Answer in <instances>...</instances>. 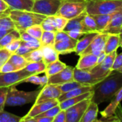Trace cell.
I'll return each instance as SVG.
<instances>
[{
  "label": "cell",
  "instance_id": "cell-1",
  "mask_svg": "<svg viewBox=\"0 0 122 122\" xmlns=\"http://www.w3.org/2000/svg\"><path fill=\"white\" fill-rule=\"evenodd\" d=\"M122 87V72L113 71L104 79L94 85L92 101L99 104L110 102Z\"/></svg>",
  "mask_w": 122,
  "mask_h": 122
},
{
  "label": "cell",
  "instance_id": "cell-2",
  "mask_svg": "<svg viewBox=\"0 0 122 122\" xmlns=\"http://www.w3.org/2000/svg\"><path fill=\"white\" fill-rule=\"evenodd\" d=\"M9 16L13 21L15 29L19 31H26L29 27L41 24V23L46 19V16L41 14L34 12L32 11H22L11 9Z\"/></svg>",
  "mask_w": 122,
  "mask_h": 122
},
{
  "label": "cell",
  "instance_id": "cell-3",
  "mask_svg": "<svg viewBox=\"0 0 122 122\" xmlns=\"http://www.w3.org/2000/svg\"><path fill=\"white\" fill-rule=\"evenodd\" d=\"M122 9V0H87L86 12L91 15L111 14Z\"/></svg>",
  "mask_w": 122,
  "mask_h": 122
},
{
  "label": "cell",
  "instance_id": "cell-4",
  "mask_svg": "<svg viewBox=\"0 0 122 122\" xmlns=\"http://www.w3.org/2000/svg\"><path fill=\"white\" fill-rule=\"evenodd\" d=\"M41 89L32 92L20 91L15 86H10L6 96L5 107H21L26 104L34 103Z\"/></svg>",
  "mask_w": 122,
  "mask_h": 122
},
{
  "label": "cell",
  "instance_id": "cell-5",
  "mask_svg": "<svg viewBox=\"0 0 122 122\" xmlns=\"http://www.w3.org/2000/svg\"><path fill=\"white\" fill-rule=\"evenodd\" d=\"M87 0H62L56 15L69 20L86 12Z\"/></svg>",
  "mask_w": 122,
  "mask_h": 122
},
{
  "label": "cell",
  "instance_id": "cell-6",
  "mask_svg": "<svg viewBox=\"0 0 122 122\" xmlns=\"http://www.w3.org/2000/svg\"><path fill=\"white\" fill-rule=\"evenodd\" d=\"M62 0H34L32 11L46 16L56 15Z\"/></svg>",
  "mask_w": 122,
  "mask_h": 122
},
{
  "label": "cell",
  "instance_id": "cell-7",
  "mask_svg": "<svg viewBox=\"0 0 122 122\" xmlns=\"http://www.w3.org/2000/svg\"><path fill=\"white\" fill-rule=\"evenodd\" d=\"M31 76L30 73L24 69L19 71L1 73L0 72V87H8L16 86L23 83L24 80Z\"/></svg>",
  "mask_w": 122,
  "mask_h": 122
},
{
  "label": "cell",
  "instance_id": "cell-8",
  "mask_svg": "<svg viewBox=\"0 0 122 122\" xmlns=\"http://www.w3.org/2000/svg\"><path fill=\"white\" fill-rule=\"evenodd\" d=\"M91 101L92 98H88L68 108L66 110V122H80Z\"/></svg>",
  "mask_w": 122,
  "mask_h": 122
},
{
  "label": "cell",
  "instance_id": "cell-9",
  "mask_svg": "<svg viewBox=\"0 0 122 122\" xmlns=\"http://www.w3.org/2000/svg\"><path fill=\"white\" fill-rule=\"evenodd\" d=\"M59 104V102L58 99H51L49 101L41 102L39 103H34V106L29 110V112L23 117H21V122H26L29 119L34 118V117L42 114L43 112L49 110V109Z\"/></svg>",
  "mask_w": 122,
  "mask_h": 122
},
{
  "label": "cell",
  "instance_id": "cell-10",
  "mask_svg": "<svg viewBox=\"0 0 122 122\" xmlns=\"http://www.w3.org/2000/svg\"><path fill=\"white\" fill-rule=\"evenodd\" d=\"M108 34L105 33H98L94 37L93 41L89 45V46L82 52V54H93L99 56L102 52H104L105 44L108 37Z\"/></svg>",
  "mask_w": 122,
  "mask_h": 122
},
{
  "label": "cell",
  "instance_id": "cell-11",
  "mask_svg": "<svg viewBox=\"0 0 122 122\" xmlns=\"http://www.w3.org/2000/svg\"><path fill=\"white\" fill-rule=\"evenodd\" d=\"M61 94L62 93L58 85L47 84L41 89L34 103H39L51 99H58Z\"/></svg>",
  "mask_w": 122,
  "mask_h": 122
},
{
  "label": "cell",
  "instance_id": "cell-12",
  "mask_svg": "<svg viewBox=\"0 0 122 122\" xmlns=\"http://www.w3.org/2000/svg\"><path fill=\"white\" fill-rule=\"evenodd\" d=\"M74 67L66 66V67L64 68L61 71L56 73V74L49 76L48 84L60 85V84L74 80Z\"/></svg>",
  "mask_w": 122,
  "mask_h": 122
},
{
  "label": "cell",
  "instance_id": "cell-13",
  "mask_svg": "<svg viewBox=\"0 0 122 122\" xmlns=\"http://www.w3.org/2000/svg\"><path fill=\"white\" fill-rule=\"evenodd\" d=\"M74 79L75 81L87 86H94L102 81V79L97 78L89 70L79 69L76 67L74 69Z\"/></svg>",
  "mask_w": 122,
  "mask_h": 122
},
{
  "label": "cell",
  "instance_id": "cell-14",
  "mask_svg": "<svg viewBox=\"0 0 122 122\" xmlns=\"http://www.w3.org/2000/svg\"><path fill=\"white\" fill-rule=\"evenodd\" d=\"M122 29V9L115 12L106 28L101 32L108 34H120Z\"/></svg>",
  "mask_w": 122,
  "mask_h": 122
},
{
  "label": "cell",
  "instance_id": "cell-15",
  "mask_svg": "<svg viewBox=\"0 0 122 122\" xmlns=\"http://www.w3.org/2000/svg\"><path fill=\"white\" fill-rule=\"evenodd\" d=\"M76 43L77 40L74 39L69 36L65 39L56 41L54 43V46L59 54L64 55L74 52Z\"/></svg>",
  "mask_w": 122,
  "mask_h": 122
},
{
  "label": "cell",
  "instance_id": "cell-16",
  "mask_svg": "<svg viewBox=\"0 0 122 122\" xmlns=\"http://www.w3.org/2000/svg\"><path fill=\"white\" fill-rule=\"evenodd\" d=\"M79 56L80 58L75 66L76 69L89 70L97 64L98 56L93 54H82Z\"/></svg>",
  "mask_w": 122,
  "mask_h": 122
},
{
  "label": "cell",
  "instance_id": "cell-17",
  "mask_svg": "<svg viewBox=\"0 0 122 122\" xmlns=\"http://www.w3.org/2000/svg\"><path fill=\"white\" fill-rule=\"evenodd\" d=\"M122 101V87L117 92V93L114 95V97L110 101V104L108 105V107L102 112V117H109L111 116H113L115 114V112L118 107V106L120 104Z\"/></svg>",
  "mask_w": 122,
  "mask_h": 122
},
{
  "label": "cell",
  "instance_id": "cell-18",
  "mask_svg": "<svg viewBox=\"0 0 122 122\" xmlns=\"http://www.w3.org/2000/svg\"><path fill=\"white\" fill-rule=\"evenodd\" d=\"M98 33L92 32L85 34L82 37H81L79 40H77V43L75 48V53L76 55L80 56L82 52L89 46L91 42L93 41L94 37L97 35Z\"/></svg>",
  "mask_w": 122,
  "mask_h": 122
},
{
  "label": "cell",
  "instance_id": "cell-19",
  "mask_svg": "<svg viewBox=\"0 0 122 122\" xmlns=\"http://www.w3.org/2000/svg\"><path fill=\"white\" fill-rule=\"evenodd\" d=\"M42 54H43V61L46 65H48L59 59V54L55 49L54 46L46 45L41 46Z\"/></svg>",
  "mask_w": 122,
  "mask_h": 122
},
{
  "label": "cell",
  "instance_id": "cell-20",
  "mask_svg": "<svg viewBox=\"0 0 122 122\" xmlns=\"http://www.w3.org/2000/svg\"><path fill=\"white\" fill-rule=\"evenodd\" d=\"M99 112L98 104L91 101L87 109H86L80 122H97V116Z\"/></svg>",
  "mask_w": 122,
  "mask_h": 122
},
{
  "label": "cell",
  "instance_id": "cell-21",
  "mask_svg": "<svg viewBox=\"0 0 122 122\" xmlns=\"http://www.w3.org/2000/svg\"><path fill=\"white\" fill-rule=\"evenodd\" d=\"M10 9L31 11L34 0H4Z\"/></svg>",
  "mask_w": 122,
  "mask_h": 122
},
{
  "label": "cell",
  "instance_id": "cell-22",
  "mask_svg": "<svg viewBox=\"0 0 122 122\" xmlns=\"http://www.w3.org/2000/svg\"><path fill=\"white\" fill-rule=\"evenodd\" d=\"M93 91L84 93L83 94H81L79 96L75 97H72L70 99H67L63 102H59V106L61 109V110H66L68 108L75 105L76 104L83 101L84 99H88V98H92L93 96Z\"/></svg>",
  "mask_w": 122,
  "mask_h": 122
},
{
  "label": "cell",
  "instance_id": "cell-23",
  "mask_svg": "<svg viewBox=\"0 0 122 122\" xmlns=\"http://www.w3.org/2000/svg\"><path fill=\"white\" fill-rule=\"evenodd\" d=\"M94 88V86H81V87H78L74 89H72L68 92L61 94V95L59 97L58 100L59 102H63L67 99H70L72 97H75L77 96H79L81 94H83L84 93L93 91Z\"/></svg>",
  "mask_w": 122,
  "mask_h": 122
},
{
  "label": "cell",
  "instance_id": "cell-24",
  "mask_svg": "<svg viewBox=\"0 0 122 122\" xmlns=\"http://www.w3.org/2000/svg\"><path fill=\"white\" fill-rule=\"evenodd\" d=\"M120 41V34H109L104 49V53L108 54L115 50H117L119 47Z\"/></svg>",
  "mask_w": 122,
  "mask_h": 122
},
{
  "label": "cell",
  "instance_id": "cell-25",
  "mask_svg": "<svg viewBox=\"0 0 122 122\" xmlns=\"http://www.w3.org/2000/svg\"><path fill=\"white\" fill-rule=\"evenodd\" d=\"M82 25H83V31L85 34L87 33H92L96 32L99 33L97 29V26L96 24V21L93 16L89 14H86L83 21H82Z\"/></svg>",
  "mask_w": 122,
  "mask_h": 122
},
{
  "label": "cell",
  "instance_id": "cell-26",
  "mask_svg": "<svg viewBox=\"0 0 122 122\" xmlns=\"http://www.w3.org/2000/svg\"><path fill=\"white\" fill-rule=\"evenodd\" d=\"M113 15H114V14L92 15L93 16V18L94 19L95 21H96L99 33H101L106 28V26L108 25V24L109 23L110 20L112 19Z\"/></svg>",
  "mask_w": 122,
  "mask_h": 122
},
{
  "label": "cell",
  "instance_id": "cell-27",
  "mask_svg": "<svg viewBox=\"0 0 122 122\" xmlns=\"http://www.w3.org/2000/svg\"><path fill=\"white\" fill-rule=\"evenodd\" d=\"M86 14V12H84V13L81 14V15L76 16V17H74L73 19H69L66 26H65L64 31H69L74 30V29H79V30H81L83 31L82 21H83V19H84Z\"/></svg>",
  "mask_w": 122,
  "mask_h": 122
},
{
  "label": "cell",
  "instance_id": "cell-28",
  "mask_svg": "<svg viewBox=\"0 0 122 122\" xmlns=\"http://www.w3.org/2000/svg\"><path fill=\"white\" fill-rule=\"evenodd\" d=\"M66 66L67 65L65 63L61 61L59 59H58V60L46 65L44 73L47 76H52V75L56 74V73L61 71L64 68H66Z\"/></svg>",
  "mask_w": 122,
  "mask_h": 122
},
{
  "label": "cell",
  "instance_id": "cell-29",
  "mask_svg": "<svg viewBox=\"0 0 122 122\" xmlns=\"http://www.w3.org/2000/svg\"><path fill=\"white\" fill-rule=\"evenodd\" d=\"M46 65L44 64L43 61H37V62H31L29 63L24 69L30 73L31 75L34 74H39L44 73L45 71Z\"/></svg>",
  "mask_w": 122,
  "mask_h": 122
},
{
  "label": "cell",
  "instance_id": "cell-30",
  "mask_svg": "<svg viewBox=\"0 0 122 122\" xmlns=\"http://www.w3.org/2000/svg\"><path fill=\"white\" fill-rule=\"evenodd\" d=\"M9 61L17 69V70H21L24 69L29 64V62L26 59L24 56L15 53L11 54Z\"/></svg>",
  "mask_w": 122,
  "mask_h": 122
},
{
  "label": "cell",
  "instance_id": "cell-31",
  "mask_svg": "<svg viewBox=\"0 0 122 122\" xmlns=\"http://www.w3.org/2000/svg\"><path fill=\"white\" fill-rule=\"evenodd\" d=\"M19 39H20V33L17 29H14L0 39V48H4L11 41Z\"/></svg>",
  "mask_w": 122,
  "mask_h": 122
},
{
  "label": "cell",
  "instance_id": "cell-32",
  "mask_svg": "<svg viewBox=\"0 0 122 122\" xmlns=\"http://www.w3.org/2000/svg\"><path fill=\"white\" fill-rule=\"evenodd\" d=\"M48 79L49 76H47L46 74L42 76H39L38 74H34L25 79L23 83H31L34 84L39 85L43 87L44 86L48 84Z\"/></svg>",
  "mask_w": 122,
  "mask_h": 122
},
{
  "label": "cell",
  "instance_id": "cell-33",
  "mask_svg": "<svg viewBox=\"0 0 122 122\" xmlns=\"http://www.w3.org/2000/svg\"><path fill=\"white\" fill-rule=\"evenodd\" d=\"M55 36H56V32L44 31L40 39V42L41 46H46V45L54 46L55 43Z\"/></svg>",
  "mask_w": 122,
  "mask_h": 122
},
{
  "label": "cell",
  "instance_id": "cell-34",
  "mask_svg": "<svg viewBox=\"0 0 122 122\" xmlns=\"http://www.w3.org/2000/svg\"><path fill=\"white\" fill-rule=\"evenodd\" d=\"M26 59L29 62H37L40 61H43V54L41 47L36 49H34L29 52V54L24 56Z\"/></svg>",
  "mask_w": 122,
  "mask_h": 122
},
{
  "label": "cell",
  "instance_id": "cell-35",
  "mask_svg": "<svg viewBox=\"0 0 122 122\" xmlns=\"http://www.w3.org/2000/svg\"><path fill=\"white\" fill-rule=\"evenodd\" d=\"M61 93L64 94V93H66V92H68L72 89H74L76 88H78V87H81V86H87V85H85L84 84H81V83H79L75 80H73L71 81H69V82H66V83H64V84H60V85H58Z\"/></svg>",
  "mask_w": 122,
  "mask_h": 122
},
{
  "label": "cell",
  "instance_id": "cell-36",
  "mask_svg": "<svg viewBox=\"0 0 122 122\" xmlns=\"http://www.w3.org/2000/svg\"><path fill=\"white\" fill-rule=\"evenodd\" d=\"M52 17H53L54 23V25L57 31H64L65 26H66L69 21V19L59 15H54V16H52Z\"/></svg>",
  "mask_w": 122,
  "mask_h": 122
},
{
  "label": "cell",
  "instance_id": "cell-37",
  "mask_svg": "<svg viewBox=\"0 0 122 122\" xmlns=\"http://www.w3.org/2000/svg\"><path fill=\"white\" fill-rule=\"evenodd\" d=\"M21 117L11 113L2 111L0 112V122H20Z\"/></svg>",
  "mask_w": 122,
  "mask_h": 122
},
{
  "label": "cell",
  "instance_id": "cell-38",
  "mask_svg": "<svg viewBox=\"0 0 122 122\" xmlns=\"http://www.w3.org/2000/svg\"><path fill=\"white\" fill-rule=\"evenodd\" d=\"M41 26L44 31H49L56 32L57 30L55 27L52 16H46V19L41 23Z\"/></svg>",
  "mask_w": 122,
  "mask_h": 122
},
{
  "label": "cell",
  "instance_id": "cell-39",
  "mask_svg": "<svg viewBox=\"0 0 122 122\" xmlns=\"http://www.w3.org/2000/svg\"><path fill=\"white\" fill-rule=\"evenodd\" d=\"M14 29H15L14 24L9 16L0 18V30H11Z\"/></svg>",
  "mask_w": 122,
  "mask_h": 122
},
{
  "label": "cell",
  "instance_id": "cell-40",
  "mask_svg": "<svg viewBox=\"0 0 122 122\" xmlns=\"http://www.w3.org/2000/svg\"><path fill=\"white\" fill-rule=\"evenodd\" d=\"M26 31L29 34H31L32 36L35 37L36 39H39V41H40V39L41 37L42 33L44 31L41 24H36V25L31 26L30 27H29Z\"/></svg>",
  "mask_w": 122,
  "mask_h": 122
},
{
  "label": "cell",
  "instance_id": "cell-41",
  "mask_svg": "<svg viewBox=\"0 0 122 122\" xmlns=\"http://www.w3.org/2000/svg\"><path fill=\"white\" fill-rule=\"evenodd\" d=\"M61 110L59 104L49 109V110L43 112L42 114H40L34 117H51V118H54V117Z\"/></svg>",
  "mask_w": 122,
  "mask_h": 122
},
{
  "label": "cell",
  "instance_id": "cell-42",
  "mask_svg": "<svg viewBox=\"0 0 122 122\" xmlns=\"http://www.w3.org/2000/svg\"><path fill=\"white\" fill-rule=\"evenodd\" d=\"M11 54H12L5 47L0 48V68L9 61Z\"/></svg>",
  "mask_w": 122,
  "mask_h": 122
},
{
  "label": "cell",
  "instance_id": "cell-43",
  "mask_svg": "<svg viewBox=\"0 0 122 122\" xmlns=\"http://www.w3.org/2000/svg\"><path fill=\"white\" fill-rule=\"evenodd\" d=\"M8 91V87H0V112H2L4 109Z\"/></svg>",
  "mask_w": 122,
  "mask_h": 122
},
{
  "label": "cell",
  "instance_id": "cell-44",
  "mask_svg": "<svg viewBox=\"0 0 122 122\" xmlns=\"http://www.w3.org/2000/svg\"><path fill=\"white\" fill-rule=\"evenodd\" d=\"M20 39L22 41L25 42H40V41L29 34L26 31H20Z\"/></svg>",
  "mask_w": 122,
  "mask_h": 122
},
{
  "label": "cell",
  "instance_id": "cell-45",
  "mask_svg": "<svg viewBox=\"0 0 122 122\" xmlns=\"http://www.w3.org/2000/svg\"><path fill=\"white\" fill-rule=\"evenodd\" d=\"M34 49H31L30 47H29L27 45L25 44V43L24 41H21V45L18 48V49L15 51V54H19V55H21V56H25L26 54H29V52H31V51H33Z\"/></svg>",
  "mask_w": 122,
  "mask_h": 122
},
{
  "label": "cell",
  "instance_id": "cell-46",
  "mask_svg": "<svg viewBox=\"0 0 122 122\" xmlns=\"http://www.w3.org/2000/svg\"><path fill=\"white\" fill-rule=\"evenodd\" d=\"M21 43V39H19L14 40V41H11V43H9V44H7L5 46V48L6 49H8L11 54H14L18 49V48L20 46Z\"/></svg>",
  "mask_w": 122,
  "mask_h": 122
},
{
  "label": "cell",
  "instance_id": "cell-47",
  "mask_svg": "<svg viewBox=\"0 0 122 122\" xmlns=\"http://www.w3.org/2000/svg\"><path fill=\"white\" fill-rule=\"evenodd\" d=\"M15 71H19V70H17V69L9 61H6L0 68V72H1V73H7V72Z\"/></svg>",
  "mask_w": 122,
  "mask_h": 122
},
{
  "label": "cell",
  "instance_id": "cell-48",
  "mask_svg": "<svg viewBox=\"0 0 122 122\" xmlns=\"http://www.w3.org/2000/svg\"><path fill=\"white\" fill-rule=\"evenodd\" d=\"M66 32H67V34L71 38L76 39V40H79L81 36H83L85 34L84 31L79 29H74V30L69 31H66Z\"/></svg>",
  "mask_w": 122,
  "mask_h": 122
},
{
  "label": "cell",
  "instance_id": "cell-49",
  "mask_svg": "<svg viewBox=\"0 0 122 122\" xmlns=\"http://www.w3.org/2000/svg\"><path fill=\"white\" fill-rule=\"evenodd\" d=\"M122 68V52L121 54H119L117 55L113 66H112V71H119L120 69Z\"/></svg>",
  "mask_w": 122,
  "mask_h": 122
},
{
  "label": "cell",
  "instance_id": "cell-50",
  "mask_svg": "<svg viewBox=\"0 0 122 122\" xmlns=\"http://www.w3.org/2000/svg\"><path fill=\"white\" fill-rule=\"evenodd\" d=\"M53 122H66V110H61L54 118Z\"/></svg>",
  "mask_w": 122,
  "mask_h": 122
},
{
  "label": "cell",
  "instance_id": "cell-51",
  "mask_svg": "<svg viewBox=\"0 0 122 122\" xmlns=\"http://www.w3.org/2000/svg\"><path fill=\"white\" fill-rule=\"evenodd\" d=\"M54 118L51 117H34L28 119L26 122H53Z\"/></svg>",
  "mask_w": 122,
  "mask_h": 122
},
{
  "label": "cell",
  "instance_id": "cell-52",
  "mask_svg": "<svg viewBox=\"0 0 122 122\" xmlns=\"http://www.w3.org/2000/svg\"><path fill=\"white\" fill-rule=\"evenodd\" d=\"M9 6L4 0H0V12H4L9 10Z\"/></svg>",
  "mask_w": 122,
  "mask_h": 122
},
{
  "label": "cell",
  "instance_id": "cell-53",
  "mask_svg": "<svg viewBox=\"0 0 122 122\" xmlns=\"http://www.w3.org/2000/svg\"><path fill=\"white\" fill-rule=\"evenodd\" d=\"M106 56H107V54L104 53V52H102L99 56H98V60H97V64H100V63H102L103 61H104V59H105V57H106Z\"/></svg>",
  "mask_w": 122,
  "mask_h": 122
},
{
  "label": "cell",
  "instance_id": "cell-54",
  "mask_svg": "<svg viewBox=\"0 0 122 122\" xmlns=\"http://www.w3.org/2000/svg\"><path fill=\"white\" fill-rule=\"evenodd\" d=\"M12 30V29H11ZM11 30H0V39L4 36L6 35L9 31H10Z\"/></svg>",
  "mask_w": 122,
  "mask_h": 122
},
{
  "label": "cell",
  "instance_id": "cell-55",
  "mask_svg": "<svg viewBox=\"0 0 122 122\" xmlns=\"http://www.w3.org/2000/svg\"><path fill=\"white\" fill-rule=\"evenodd\" d=\"M11 9L6 11H4V12H0V18L1 17H4V16H9V11H10Z\"/></svg>",
  "mask_w": 122,
  "mask_h": 122
},
{
  "label": "cell",
  "instance_id": "cell-56",
  "mask_svg": "<svg viewBox=\"0 0 122 122\" xmlns=\"http://www.w3.org/2000/svg\"><path fill=\"white\" fill-rule=\"evenodd\" d=\"M119 46L122 48V39H121V41H120V44H119Z\"/></svg>",
  "mask_w": 122,
  "mask_h": 122
},
{
  "label": "cell",
  "instance_id": "cell-57",
  "mask_svg": "<svg viewBox=\"0 0 122 122\" xmlns=\"http://www.w3.org/2000/svg\"><path fill=\"white\" fill-rule=\"evenodd\" d=\"M120 38H121V39H122V29L121 30V32H120Z\"/></svg>",
  "mask_w": 122,
  "mask_h": 122
}]
</instances>
